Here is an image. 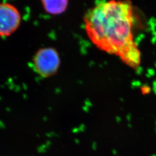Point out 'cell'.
<instances>
[{
	"label": "cell",
	"instance_id": "cell-2",
	"mask_svg": "<svg viewBox=\"0 0 156 156\" xmlns=\"http://www.w3.org/2000/svg\"><path fill=\"white\" fill-rule=\"evenodd\" d=\"M60 62V57L58 51L52 47L39 49L32 60L34 71L44 78L55 75L58 71Z\"/></svg>",
	"mask_w": 156,
	"mask_h": 156
},
{
	"label": "cell",
	"instance_id": "cell-1",
	"mask_svg": "<svg viewBox=\"0 0 156 156\" xmlns=\"http://www.w3.org/2000/svg\"><path fill=\"white\" fill-rule=\"evenodd\" d=\"M134 21L133 7L126 0L101 1L83 17L86 34L96 48L136 68L140 63V53L133 37Z\"/></svg>",
	"mask_w": 156,
	"mask_h": 156
},
{
	"label": "cell",
	"instance_id": "cell-3",
	"mask_svg": "<svg viewBox=\"0 0 156 156\" xmlns=\"http://www.w3.org/2000/svg\"><path fill=\"white\" fill-rule=\"evenodd\" d=\"M22 22L19 9L9 2L0 3V37L6 38L16 32Z\"/></svg>",
	"mask_w": 156,
	"mask_h": 156
},
{
	"label": "cell",
	"instance_id": "cell-4",
	"mask_svg": "<svg viewBox=\"0 0 156 156\" xmlns=\"http://www.w3.org/2000/svg\"><path fill=\"white\" fill-rule=\"evenodd\" d=\"M42 7L50 15H60L66 11L68 6V0H40Z\"/></svg>",
	"mask_w": 156,
	"mask_h": 156
}]
</instances>
